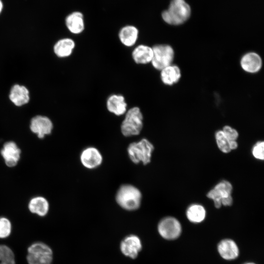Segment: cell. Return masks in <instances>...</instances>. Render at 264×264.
Returning a JSON list of instances; mask_svg holds the SVG:
<instances>
[{
    "instance_id": "e0dca14e",
    "label": "cell",
    "mask_w": 264,
    "mask_h": 264,
    "mask_svg": "<svg viewBox=\"0 0 264 264\" xmlns=\"http://www.w3.org/2000/svg\"><path fill=\"white\" fill-rule=\"evenodd\" d=\"M138 30L135 26L127 25L120 30L118 37L123 45L131 47L136 43L138 37Z\"/></svg>"
},
{
    "instance_id": "ba28073f",
    "label": "cell",
    "mask_w": 264,
    "mask_h": 264,
    "mask_svg": "<svg viewBox=\"0 0 264 264\" xmlns=\"http://www.w3.org/2000/svg\"><path fill=\"white\" fill-rule=\"evenodd\" d=\"M158 231L163 238L167 240H173L180 235L181 226L177 219L168 217L163 219L159 222Z\"/></svg>"
},
{
    "instance_id": "83f0119b",
    "label": "cell",
    "mask_w": 264,
    "mask_h": 264,
    "mask_svg": "<svg viewBox=\"0 0 264 264\" xmlns=\"http://www.w3.org/2000/svg\"><path fill=\"white\" fill-rule=\"evenodd\" d=\"M226 137L230 141L237 140L239 133L237 130L229 126H225L222 130Z\"/></svg>"
},
{
    "instance_id": "5bb4252c",
    "label": "cell",
    "mask_w": 264,
    "mask_h": 264,
    "mask_svg": "<svg viewBox=\"0 0 264 264\" xmlns=\"http://www.w3.org/2000/svg\"><path fill=\"white\" fill-rule=\"evenodd\" d=\"M241 66L242 68L249 73H256L261 68L262 61L261 57L256 53L248 52L241 58Z\"/></svg>"
},
{
    "instance_id": "4fadbf2b",
    "label": "cell",
    "mask_w": 264,
    "mask_h": 264,
    "mask_svg": "<svg viewBox=\"0 0 264 264\" xmlns=\"http://www.w3.org/2000/svg\"><path fill=\"white\" fill-rule=\"evenodd\" d=\"M9 98L16 106L21 107L29 102V91L24 86L15 84L10 89Z\"/></svg>"
},
{
    "instance_id": "7402d4cb",
    "label": "cell",
    "mask_w": 264,
    "mask_h": 264,
    "mask_svg": "<svg viewBox=\"0 0 264 264\" xmlns=\"http://www.w3.org/2000/svg\"><path fill=\"white\" fill-rule=\"evenodd\" d=\"M180 77V70L177 66L170 65L161 70V79L165 85H172L177 83Z\"/></svg>"
},
{
    "instance_id": "f546056e",
    "label": "cell",
    "mask_w": 264,
    "mask_h": 264,
    "mask_svg": "<svg viewBox=\"0 0 264 264\" xmlns=\"http://www.w3.org/2000/svg\"><path fill=\"white\" fill-rule=\"evenodd\" d=\"M0 264H16L15 259L0 262Z\"/></svg>"
},
{
    "instance_id": "9a60e30c",
    "label": "cell",
    "mask_w": 264,
    "mask_h": 264,
    "mask_svg": "<svg viewBox=\"0 0 264 264\" xmlns=\"http://www.w3.org/2000/svg\"><path fill=\"white\" fill-rule=\"evenodd\" d=\"M65 23L68 30L72 33L79 34L85 29L84 15L80 11H74L66 18Z\"/></svg>"
},
{
    "instance_id": "8fae6325",
    "label": "cell",
    "mask_w": 264,
    "mask_h": 264,
    "mask_svg": "<svg viewBox=\"0 0 264 264\" xmlns=\"http://www.w3.org/2000/svg\"><path fill=\"white\" fill-rule=\"evenodd\" d=\"M5 164L10 167L15 166L20 159L21 151L14 141L5 143L0 151Z\"/></svg>"
},
{
    "instance_id": "603a6c76",
    "label": "cell",
    "mask_w": 264,
    "mask_h": 264,
    "mask_svg": "<svg viewBox=\"0 0 264 264\" xmlns=\"http://www.w3.org/2000/svg\"><path fill=\"white\" fill-rule=\"evenodd\" d=\"M186 216L188 219L192 222H200L205 218V209L201 204L198 203L192 204L187 209Z\"/></svg>"
},
{
    "instance_id": "8992f818",
    "label": "cell",
    "mask_w": 264,
    "mask_h": 264,
    "mask_svg": "<svg viewBox=\"0 0 264 264\" xmlns=\"http://www.w3.org/2000/svg\"><path fill=\"white\" fill-rule=\"evenodd\" d=\"M232 190L233 187L230 182L221 180L207 193V197L214 201L217 208H220L221 205L230 206L233 203Z\"/></svg>"
},
{
    "instance_id": "4316f807",
    "label": "cell",
    "mask_w": 264,
    "mask_h": 264,
    "mask_svg": "<svg viewBox=\"0 0 264 264\" xmlns=\"http://www.w3.org/2000/svg\"><path fill=\"white\" fill-rule=\"evenodd\" d=\"M252 154L257 159L263 160L264 158V142L259 141L253 146Z\"/></svg>"
},
{
    "instance_id": "f1b7e54d",
    "label": "cell",
    "mask_w": 264,
    "mask_h": 264,
    "mask_svg": "<svg viewBox=\"0 0 264 264\" xmlns=\"http://www.w3.org/2000/svg\"><path fill=\"white\" fill-rule=\"evenodd\" d=\"M229 146L231 150H235L237 148L238 145L237 140H231L229 141Z\"/></svg>"
},
{
    "instance_id": "52a82bcc",
    "label": "cell",
    "mask_w": 264,
    "mask_h": 264,
    "mask_svg": "<svg viewBox=\"0 0 264 264\" xmlns=\"http://www.w3.org/2000/svg\"><path fill=\"white\" fill-rule=\"evenodd\" d=\"M153 56L151 63L156 69L163 68L171 65L174 58V51L169 45L158 44L152 47Z\"/></svg>"
},
{
    "instance_id": "2e32d148",
    "label": "cell",
    "mask_w": 264,
    "mask_h": 264,
    "mask_svg": "<svg viewBox=\"0 0 264 264\" xmlns=\"http://www.w3.org/2000/svg\"><path fill=\"white\" fill-rule=\"evenodd\" d=\"M108 110L117 116L124 114L127 111V104L124 97L121 94H112L107 100Z\"/></svg>"
},
{
    "instance_id": "30bf717a",
    "label": "cell",
    "mask_w": 264,
    "mask_h": 264,
    "mask_svg": "<svg viewBox=\"0 0 264 264\" xmlns=\"http://www.w3.org/2000/svg\"><path fill=\"white\" fill-rule=\"evenodd\" d=\"M80 161L85 167L93 169L101 164L103 157L98 149L95 147H89L81 152Z\"/></svg>"
},
{
    "instance_id": "9c48e42d",
    "label": "cell",
    "mask_w": 264,
    "mask_h": 264,
    "mask_svg": "<svg viewBox=\"0 0 264 264\" xmlns=\"http://www.w3.org/2000/svg\"><path fill=\"white\" fill-rule=\"evenodd\" d=\"M53 128L51 120L47 116L36 115L30 121V129L39 138L51 133Z\"/></svg>"
},
{
    "instance_id": "7c38bea8",
    "label": "cell",
    "mask_w": 264,
    "mask_h": 264,
    "mask_svg": "<svg viewBox=\"0 0 264 264\" xmlns=\"http://www.w3.org/2000/svg\"><path fill=\"white\" fill-rule=\"evenodd\" d=\"M142 248L140 239L136 236L131 235L126 237L121 242L120 249L126 256L135 259Z\"/></svg>"
},
{
    "instance_id": "1f68e13d",
    "label": "cell",
    "mask_w": 264,
    "mask_h": 264,
    "mask_svg": "<svg viewBox=\"0 0 264 264\" xmlns=\"http://www.w3.org/2000/svg\"><path fill=\"white\" fill-rule=\"evenodd\" d=\"M253 264V263H247V264Z\"/></svg>"
},
{
    "instance_id": "cb8c5ba5",
    "label": "cell",
    "mask_w": 264,
    "mask_h": 264,
    "mask_svg": "<svg viewBox=\"0 0 264 264\" xmlns=\"http://www.w3.org/2000/svg\"><path fill=\"white\" fill-rule=\"evenodd\" d=\"M215 139L217 145L220 151L226 154L231 152L229 146L230 140L226 137L222 130L216 132Z\"/></svg>"
},
{
    "instance_id": "d4e9b609",
    "label": "cell",
    "mask_w": 264,
    "mask_h": 264,
    "mask_svg": "<svg viewBox=\"0 0 264 264\" xmlns=\"http://www.w3.org/2000/svg\"><path fill=\"white\" fill-rule=\"evenodd\" d=\"M12 224L9 219L5 217L0 218V239L8 237L11 233Z\"/></svg>"
},
{
    "instance_id": "277c9868",
    "label": "cell",
    "mask_w": 264,
    "mask_h": 264,
    "mask_svg": "<svg viewBox=\"0 0 264 264\" xmlns=\"http://www.w3.org/2000/svg\"><path fill=\"white\" fill-rule=\"evenodd\" d=\"M143 128V115L138 107L129 110L121 125L123 135L126 137L137 135Z\"/></svg>"
},
{
    "instance_id": "7a4b0ae2",
    "label": "cell",
    "mask_w": 264,
    "mask_h": 264,
    "mask_svg": "<svg viewBox=\"0 0 264 264\" xmlns=\"http://www.w3.org/2000/svg\"><path fill=\"white\" fill-rule=\"evenodd\" d=\"M142 194L136 187L131 184H123L118 190L115 199L122 208L129 211L137 209L140 206Z\"/></svg>"
},
{
    "instance_id": "3957f363",
    "label": "cell",
    "mask_w": 264,
    "mask_h": 264,
    "mask_svg": "<svg viewBox=\"0 0 264 264\" xmlns=\"http://www.w3.org/2000/svg\"><path fill=\"white\" fill-rule=\"evenodd\" d=\"M154 150L153 145L147 139L142 138L139 141L131 143L127 152L130 159L134 163L141 162L147 165L151 162Z\"/></svg>"
},
{
    "instance_id": "ac0fdd59",
    "label": "cell",
    "mask_w": 264,
    "mask_h": 264,
    "mask_svg": "<svg viewBox=\"0 0 264 264\" xmlns=\"http://www.w3.org/2000/svg\"><path fill=\"white\" fill-rule=\"evenodd\" d=\"M218 251L224 259L230 260L236 258L239 254V249L236 243L232 240L225 239L218 244Z\"/></svg>"
},
{
    "instance_id": "4dcf8cb0",
    "label": "cell",
    "mask_w": 264,
    "mask_h": 264,
    "mask_svg": "<svg viewBox=\"0 0 264 264\" xmlns=\"http://www.w3.org/2000/svg\"><path fill=\"white\" fill-rule=\"evenodd\" d=\"M3 8V4L1 0H0V14L2 11Z\"/></svg>"
},
{
    "instance_id": "ffe728a7",
    "label": "cell",
    "mask_w": 264,
    "mask_h": 264,
    "mask_svg": "<svg viewBox=\"0 0 264 264\" xmlns=\"http://www.w3.org/2000/svg\"><path fill=\"white\" fill-rule=\"evenodd\" d=\"M153 56L152 47L144 44L137 46L132 52L133 60L138 64H146L151 62Z\"/></svg>"
},
{
    "instance_id": "44dd1931",
    "label": "cell",
    "mask_w": 264,
    "mask_h": 264,
    "mask_svg": "<svg viewBox=\"0 0 264 264\" xmlns=\"http://www.w3.org/2000/svg\"><path fill=\"white\" fill-rule=\"evenodd\" d=\"M49 207L48 201L41 196L32 198L28 204V209L30 212L40 217H44L47 214Z\"/></svg>"
},
{
    "instance_id": "6da1fadb",
    "label": "cell",
    "mask_w": 264,
    "mask_h": 264,
    "mask_svg": "<svg viewBox=\"0 0 264 264\" xmlns=\"http://www.w3.org/2000/svg\"><path fill=\"white\" fill-rule=\"evenodd\" d=\"M191 10L184 0H171L167 9L162 14L163 21L171 25H180L190 17Z\"/></svg>"
},
{
    "instance_id": "d6986e66",
    "label": "cell",
    "mask_w": 264,
    "mask_h": 264,
    "mask_svg": "<svg viewBox=\"0 0 264 264\" xmlns=\"http://www.w3.org/2000/svg\"><path fill=\"white\" fill-rule=\"evenodd\" d=\"M74 41L68 38H65L58 40L53 46V51L55 55L60 58L69 56L75 47Z\"/></svg>"
},
{
    "instance_id": "484cf974",
    "label": "cell",
    "mask_w": 264,
    "mask_h": 264,
    "mask_svg": "<svg viewBox=\"0 0 264 264\" xmlns=\"http://www.w3.org/2000/svg\"><path fill=\"white\" fill-rule=\"evenodd\" d=\"M15 259L12 250L8 246L0 244V262Z\"/></svg>"
},
{
    "instance_id": "5b68a950",
    "label": "cell",
    "mask_w": 264,
    "mask_h": 264,
    "mask_svg": "<svg viewBox=\"0 0 264 264\" xmlns=\"http://www.w3.org/2000/svg\"><path fill=\"white\" fill-rule=\"evenodd\" d=\"M26 261L28 264H51L52 250L44 242H35L27 248Z\"/></svg>"
}]
</instances>
